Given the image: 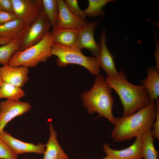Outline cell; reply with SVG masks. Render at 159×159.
Segmentation results:
<instances>
[{
	"instance_id": "6da1fadb",
	"label": "cell",
	"mask_w": 159,
	"mask_h": 159,
	"mask_svg": "<svg viewBox=\"0 0 159 159\" xmlns=\"http://www.w3.org/2000/svg\"><path fill=\"white\" fill-rule=\"evenodd\" d=\"M157 112L155 101L126 116L115 117L111 134L114 141L119 142L142 136L151 130Z\"/></svg>"
},
{
	"instance_id": "7a4b0ae2",
	"label": "cell",
	"mask_w": 159,
	"mask_h": 159,
	"mask_svg": "<svg viewBox=\"0 0 159 159\" xmlns=\"http://www.w3.org/2000/svg\"><path fill=\"white\" fill-rule=\"evenodd\" d=\"M105 79L120 97L123 108L122 116L130 115L151 102L144 87L129 82L123 70L116 75L107 76Z\"/></svg>"
},
{
	"instance_id": "3957f363",
	"label": "cell",
	"mask_w": 159,
	"mask_h": 159,
	"mask_svg": "<svg viewBox=\"0 0 159 159\" xmlns=\"http://www.w3.org/2000/svg\"><path fill=\"white\" fill-rule=\"evenodd\" d=\"M112 89L104 76L99 74L96 76L92 88L82 93L81 97L88 113L97 112L99 117H104L113 124L115 117L112 112L114 103Z\"/></svg>"
},
{
	"instance_id": "277c9868",
	"label": "cell",
	"mask_w": 159,
	"mask_h": 159,
	"mask_svg": "<svg viewBox=\"0 0 159 159\" xmlns=\"http://www.w3.org/2000/svg\"><path fill=\"white\" fill-rule=\"evenodd\" d=\"M53 43L52 34L49 31L36 44L24 50L15 52L11 57L8 65L11 67H35L39 63L46 62L52 55Z\"/></svg>"
},
{
	"instance_id": "5b68a950",
	"label": "cell",
	"mask_w": 159,
	"mask_h": 159,
	"mask_svg": "<svg viewBox=\"0 0 159 159\" xmlns=\"http://www.w3.org/2000/svg\"><path fill=\"white\" fill-rule=\"evenodd\" d=\"M52 54L57 57L56 64L60 67L75 64L85 68L94 75L97 76L100 74V67L97 58L85 56L76 47H65L53 43Z\"/></svg>"
},
{
	"instance_id": "8992f818",
	"label": "cell",
	"mask_w": 159,
	"mask_h": 159,
	"mask_svg": "<svg viewBox=\"0 0 159 159\" xmlns=\"http://www.w3.org/2000/svg\"><path fill=\"white\" fill-rule=\"evenodd\" d=\"M52 27L43 10L36 21L25 26L17 38L19 50L23 51L39 42Z\"/></svg>"
},
{
	"instance_id": "52a82bcc",
	"label": "cell",
	"mask_w": 159,
	"mask_h": 159,
	"mask_svg": "<svg viewBox=\"0 0 159 159\" xmlns=\"http://www.w3.org/2000/svg\"><path fill=\"white\" fill-rule=\"evenodd\" d=\"M13 12L26 26L33 23L43 10L42 0H11Z\"/></svg>"
},
{
	"instance_id": "ba28073f",
	"label": "cell",
	"mask_w": 159,
	"mask_h": 159,
	"mask_svg": "<svg viewBox=\"0 0 159 159\" xmlns=\"http://www.w3.org/2000/svg\"><path fill=\"white\" fill-rule=\"evenodd\" d=\"M30 103L7 99L0 103V133L7 124L16 117L21 115L31 108Z\"/></svg>"
},
{
	"instance_id": "9c48e42d",
	"label": "cell",
	"mask_w": 159,
	"mask_h": 159,
	"mask_svg": "<svg viewBox=\"0 0 159 159\" xmlns=\"http://www.w3.org/2000/svg\"><path fill=\"white\" fill-rule=\"evenodd\" d=\"M99 21H87L79 30L76 47L81 50L86 49L90 51L94 57L98 58L100 54L99 44L95 42V30Z\"/></svg>"
},
{
	"instance_id": "30bf717a",
	"label": "cell",
	"mask_w": 159,
	"mask_h": 159,
	"mask_svg": "<svg viewBox=\"0 0 159 159\" xmlns=\"http://www.w3.org/2000/svg\"><path fill=\"white\" fill-rule=\"evenodd\" d=\"M0 137L17 155L30 153L44 154L45 151V145L42 143H40L36 145L23 142L14 138L4 130L0 133Z\"/></svg>"
},
{
	"instance_id": "8fae6325",
	"label": "cell",
	"mask_w": 159,
	"mask_h": 159,
	"mask_svg": "<svg viewBox=\"0 0 159 159\" xmlns=\"http://www.w3.org/2000/svg\"><path fill=\"white\" fill-rule=\"evenodd\" d=\"M58 1L59 12L56 26L62 29L79 31L87 21H84L73 14L64 1Z\"/></svg>"
},
{
	"instance_id": "7c38bea8",
	"label": "cell",
	"mask_w": 159,
	"mask_h": 159,
	"mask_svg": "<svg viewBox=\"0 0 159 159\" xmlns=\"http://www.w3.org/2000/svg\"><path fill=\"white\" fill-rule=\"evenodd\" d=\"M136 138L135 142L132 145L120 150L112 149L108 143H105L102 146L104 151L107 155L115 159H143L142 136Z\"/></svg>"
},
{
	"instance_id": "4fadbf2b",
	"label": "cell",
	"mask_w": 159,
	"mask_h": 159,
	"mask_svg": "<svg viewBox=\"0 0 159 159\" xmlns=\"http://www.w3.org/2000/svg\"><path fill=\"white\" fill-rule=\"evenodd\" d=\"M29 68L25 66L11 67L8 65L0 67V76L3 81L20 87L29 80Z\"/></svg>"
},
{
	"instance_id": "5bb4252c",
	"label": "cell",
	"mask_w": 159,
	"mask_h": 159,
	"mask_svg": "<svg viewBox=\"0 0 159 159\" xmlns=\"http://www.w3.org/2000/svg\"><path fill=\"white\" fill-rule=\"evenodd\" d=\"M106 32L103 29L100 40V54L97 58L100 67L105 71L107 76L117 74L119 72L116 69L114 61L115 57L110 52L106 43Z\"/></svg>"
},
{
	"instance_id": "9a60e30c",
	"label": "cell",
	"mask_w": 159,
	"mask_h": 159,
	"mask_svg": "<svg viewBox=\"0 0 159 159\" xmlns=\"http://www.w3.org/2000/svg\"><path fill=\"white\" fill-rule=\"evenodd\" d=\"M49 129L50 136L45 145V150L43 159H69L57 140V132L54 130L52 124H49Z\"/></svg>"
},
{
	"instance_id": "2e32d148",
	"label": "cell",
	"mask_w": 159,
	"mask_h": 159,
	"mask_svg": "<svg viewBox=\"0 0 159 159\" xmlns=\"http://www.w3.org/2000/svg\"><path fill=\"white\" fill-rule=\"evenodd\" d=\"M79 31L52 28L51 33L53 43L61 46L73 47L77 46Z\"/></svg>"
},
{
	"instance_id": "e0dca14e",
	"label": "cell",
	"mask_w": 159,
	"mask_h": 159,
	"mask_svg": "<svg viewBox=\"0 0 159 159\" xmlns=\"http://www.w3.org/2000/svg\"><path fill=\"white\" fill-rule=\"evenodd\" d=\"M147 77L141 81L145 88L151 102L155 101L159 98V71L152 66L147 70Z\"/></svg>"
},
{
	"instance_id": "ac0fdd59",
	"label": "cell",
	"mask_w": 159,
	"mask_h": 159,
	"mask_svg": "<svg viewBox=\"0 0 159 159\" xmlns=\"http://www.w3.org/2000/svg\"><path fill=\"white\" fill-rule=\"evenodd\" d=\"M25 26L24 22L18 18L6 23L0 25V37L17 39Z\"/></svg>"
},
{
	"instance_id": "d6986e66",
	"label": "cell",
	"mask_w": 159,
	"mask_h": 159,
	"mask_svg": "<svg viewBox=\"0 0 159 159\" xmlns=\"http://www.w3.org/2000/svg\"><path fill=\"white\" fill-rule=\"evenodd\" d=\"M154 138L148 131L142 136V151L143 159H158V151L154 145Z\"/></svg>"
},
{
	"instance_id": "ffe728a7",
	"label": "cell",
	"mask_w": 159,
	"mask_h": 159,
	"mask_svg": "<svg viewBox=\"0 0 159 159\" xmlns=\"http://www.w3.org/2000/svg\"><path fill=\"white\" fill-rule=\"evenodd\" d=\"M25 95L21 87L3 81L0 89V98H6L14 101H19Z\"/></svg>"
},
{
	"instance_id": "44dd1931",
	"label": "cell",
	"mask_w": 159,
	"mask_h": 159,
	"mask_svg": "<svg viewBox=\"0 0 159 159\" xmlns=\"http://www.w3.org/2000/svg\"><path fill=\"white\" fill-rule=\"evenodd\" d=\"M115 1L114 0H88V6L83 10L86 17L93 18L101 16H103L105 12L103 8L107 3Z\"/></svg>"
},
{
	"instance_id": "7402d4cb",
	"label": "cell",
	"mask_w": 159,
	"mask_h": 159,
	"mask_svg": "<svg viewBox=\"0 0 159 159\" xmlns=\"http://www.w3.org/2000/svg\"><path fill=\"white\" fill-rule=\"evenodd\" d=\"M43 10L52 28L56 26L59 12L58 0H42Z\"/></svg>"
},
{
	"instance_id": "603a6c76",
	"label": "cell",
	"mask_w": 159,
	"mask_h": 159,
	"mask_svg": "<svg viewBox=\"0 0 159 159\" xmlns=\"http://www.w3.org/2000/svg\"><path fill=\"white\" fill-rule=\"evenodd\" d=\"M18 50H19V46L17 39L0 47V63L3 66L8 65L11 56Z\"/></svg>"
},
{
	"instance_id": "cb8c5ba5",
	"label": "cell",
	"mask_w": 159,
	"mask_h": 159,
	"mask_svg": "<svg viewBox=\"0 0 159 159\" xmlns=\"http://www.w3.org/2000/svg\"><path fill=\"white\" fill-rule=\"evenodd\" d=\"M65 3L69 10L75 15L82 20L86 21L83 10H81L77 0H65Z\"/></svg>"
},
{
	"instance_id": "d4e9b609",
	"label": "cell",
	"mask_w": 159,
	"mask_h": 159,
	"mask_svg": "<svg viewBox=\"0 0 159 159\" xmlns=\"http://www.w3.org/2000/svg\"><path fill=\"white\" fill-rule=\"evenodd\" d=\"M0 158L18 159V155L9 148L0 137Z\"/></svg>"
},
{
	"instance_id": "484cf974",
	"label": "cell",
	"mask_w": 159,
	"mask_h": 159,
	"mask_svg": "<svg viewBox=\"0 0 159 159\" xmlns=\"http://www.w3.org/2000/svg\"><path fill=\"white\" fill-rule=\"evenodd\" d=\"M157 107V112L156 118L153 123L151 132L154 138L159 140V98L155 100Z\"/></svg>"
},
{
	"instance_id": "4316f807",
	"label": "cell",
	"mask_w": 159,
	"mask_h": 159,
	"mask_svg": "<svg viewBox=\"0 0 159 159\" xmlns=\"http://www.w3.org/2000/svg\"><path fill=\"white\" fill-rule=\"evenodd\" d=\"M17 18L13 12L0 10V25Z\"/></svg>"
},
{
	"instance_id": "83f0119b",
	"label": "cell",
	"mask_w": 159,
	"mask_h": 159,
	"mask_svg": "<svg viewBox=\"0 0 159 159\" xmlns=\"http://www.w3.org/2000/svg\"><path fill=\"white\" fill-rule=\"evenodd\" d=\"M0 10L13 12V7L11 0H0Z\"/></svg>"
},
{
	"instance_id": "f1b7e54d",
	"label": "cell",
	"mask_w": 159,
	"mask_h": 159,
	"mask_svg": "<svg viewBox=\"0 0 159 159\" xmlns=\"http://www.w3.org/2000/svg\"><path fill=\"white\" fill-rule=\"evenodd\" d=\"M13 40L10 38L0 37V44L3 45L6 44Z\"/></svg>"
},
{
	"instance_id": "f546056e",
	"label": "cell",
	"mask_w": 159,
	"mask_h": 159,
	"mask_svg": "<svg viewBox=\"0 0 159 159\" xmlns=\"http://www.w3.org/2000/svg\"><path fill=\"white\" fill-rule=\"evenodd\" d=\"M101 159H115L114 158H112V157L108 155H107L106 157H105L102 158Z\"/></svg>"
},
{
	"instance_id": "4dcf8cb0",
	"label": "cell",
	"mask_w": 159,
	"mask_h": 159,
	"mask_svg": "<svg viewBox=\"0 0 159 159\" xmlns=\"http://www.w3.org/2000/svg\"><path fill=\"white\" fill-rule=\"evenodd\" d=\"M2 82H3L2 79L0 76V87H1V85Z\"/></svg>"
},
{
	"instance_id": "1f68e13d",
	"label": "cell",
	"mask_w": 159,
	"mask_h": 159,
	"mask_svg": "<svg viewBox=\"0 0 159 159\" xmlns=\"http://www.w3.org/2000/svg\"><path fill=\"white\" fill-rule=\"evenodd\" d=\"M23 159H26V158H23Z\"/></svg>"
},
{
	"instance_id": "d6a6232c",
	"label": "cell",
	"mask_w": 159,
	"mask_h": 159,
	"mask_svg": "<svg viewBox=\"0 0 159 159\" xmlns=\"http://www.w3.org/2000/svg\"></svg>"
},
{
	"instance_id": "836d02e7",
	"label": "cell",
	"mask_w": 159,
	"mask_h": 159,
	"mask_svg": "<svg viewBox=\"0 0 159 159\" xmlns=\"http://www.w3.org/2000/svg\"></svg>"
}]
</instances>
